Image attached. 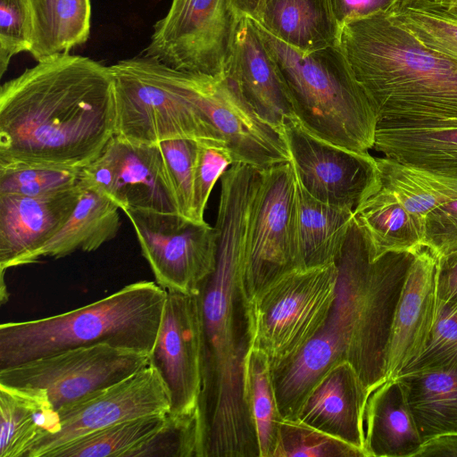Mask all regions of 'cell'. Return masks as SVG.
<instances>
[{
  "instance_id": "277c9868",
  "label": "cell",
  "mask_w": 457,
  "mask_h": 457,
  "mask_svg": "<svg viewBox=\"0 0 457 457\" xmlns=\"http://www.w3.org/2000/svg\"><path fill=\"white\" fill-rule=\"evenodd\" d=\"M411 252H389L374 259L370 242L353 220L336 264V297L319 332L303 353L328 371L346 361L369 393L386 380V356L395 311Z\"/></svg>"
},
{
  "instance_id": "7bdbcfd3",
  "label": "cell",
  "mask_w": 457,
  "mask_h": 457,
  "mask_svg": "<svg viewBox=\"0 0 457 457\" xmlns=\"http://www.w3.org/2000/svg\"><path fill=\"white\" fill-rule=\"evenodd\" d=\"M56 2L57 0H31L35 20V33L33 46L29 54L37 62L52 56Z\"/></svg>"
},
{
  "instance_id": "e575fe53",
  "label": "cell",
  "mask_w": 457,
  "mask_h": 457,
  "mask_svg": "<svg viewBox=\"0 0 457 457\" xmlns=\"http://www.w3.org/2000/svg\"><path fill=\"white\" fill-rule=\"evenodd\" d=\"M81 169L18 164L0 166V194L40 196L80 184Z\"/></svg>"
},
{
  "instance_id": "9a60e30c",
  "label": "cell",
  "mask_w": 457,
  "mask_h": 457,
  "mask_svg": "<svg viewBox=\"0 0 457 457\" xmlns=\"http://www.w3.org/2000/svg\"><path fill=\"white\" fill-rule=\"evenodd\" d=\"M80 181L122 212H178L157 144H134L114 136L99 157L81 169Z\"/></svg>"
},
{
  "instance_id": "8d00e7d4",
  "label": "cell",
  "mask_w": 457,
  "mask_h": 457,
  "mask_svg": "<svg viewBox=\"0 0 457 457\" xmlns=\"http://www.w3.org/2000/svg\"><path fill=\"white\" fill-rule=\"evenodd\" d=\"M157 145L178 212L193 220V183L198 141L178 138L160 142Z\"/></svg>"
},
{
  "instance_id": "4fadbf2b",
  "label": "cell",
  "mask_w": 457,
  "mask_h": 457,
  "mask_svg": "<svg viewBox=\"0 0 457 457\" xmlns=\"http://www.w3.org/2000/svg\"><path fill=\"white\" fill-rule=\"evenodd\" d=\"M296 176L316 199L354 210L380 188L379 169L369 152H356L322 139L296 117L282 127Z\"/></svg>"
},
{
  "instance_id": "7dc6e473",
  "label": "cell",
  "mask_w": 457,
  "mask_h": 457,
  "mask_svg": "<svg viewBox=\"0 0 457 457\" xmlns=\"http://www.w3.org/2000/svg\"><path fill=\"white\" fill-rule=\"evenodd\" d=\"M269 0H229L230 7L238 20L244 17L257 21Z\"/></svg>"
},
{
  "instance_id": "2e32d148",
  "label": "cell",
  "mask_w": 457,
  "mask_h": 457,
  "mask_svg": "<svg viewBox=\"0 0 457 457\" xmlns=\"http://www.w3.org/2000/svg\"><path fill=\"white\" fill-rule=\"evenodd\" d=\"M191 75L197 104L235 162L261 170L291 160L282 133L264 121L225 78Z\"/></svg>"
},
{
  "instance_id": "6da1fadb",
  "label": "cell",
  "mask_w": 457,
  "mask_h": 457,
  "mask_svg": "<svg viewBox=\"0 0 457 457\" xmlns=\"http://www.w3.org/2000/svg\"><path fill=\"white\" fill-rule=\"evenodd\" d=\"M253 195V186L245 180L221 182L215 224L217 265L196 293L201 326L198 410L203 457H260L244 390L245 361L252 335L243 266Z\"/></svg>"
},
{
  "instance_id": "ac0fdd59",
  "label": "cell",
  "mask_w": 457,
  "mask_h": 457,
  "mask_svg": "<svg viewBox=\"0 0 457 457\" xmlns=\"http://www.w3.org/2000/svg\"><path fill=\"white\" fill-rule=\"evenodd\" d=\"M82 192L80 182L40 196L0 194V273L30 264L33 255L66 223Z\"/></svg>"
},
{
  "instance_id": "30bf717a",
  "label": "cell",
  "mask_w": 457,
  "mask_h": 457,
  "mask_svg": "<svg viewBox=\"0 0 457 457\" xmlns=\"http://www.w3.org/2000/svg\"><path fill=\"white\" fill-rule=\"evenodd\" d=\"M239 21L229 0H171L143 54L179 71L224 78Z\"/></svg>"
},
{
  "instance_id": "d590c367",
  "label": "cell",
  "mask_w": 457,
  "mask_h": 457,
  "mask_svg": "<svg viewBox=\"0 0 457 457\" xmlns=\"http://www.w3.org/2000/svg\"><path fill=\"white\" fill-rule=\"evenodd\" d=\"M273 457H365V454L300 420L282 419Z\"/></svg>"
},
{
  "instance_id": "ee69618b",
  "label": "cell",
  "mask_w": 457,
  "mask_h": 457,
  "mask_svg": "<svg viewBox=\"0 0 457 457\" xmlns=\"http://www.w3.org/2000/svg\"><path fill=\"white\" fill-rule=\"evenodd\" d=\"M400 1L402 0H328L338 27L350 20L378 12H389Z\"/></svg>"
},
{
  "instance_id": "9c48e42d",
  "label": "cell",
  "mask_w": 457,
  "mask_h": 457,
  "mask_svg": "<svg viewBox=\"0 0 457 457\" xmlns=\"http://www.w3.org/2000/svg\"><path fill=\"white\" fill-rule=\"evenodd\" d=\"M299 269L296 175L291 162L259 170L247 223L243 283L250 300Z\"/></svg>"
},
{
  "instance_id": "f546056e",
  "label": "cell",
  "mask_w": 457,
  "mask_h": 457,
  "mask_svg": "<svg viewBox=\"0 0 457 457\" xmlns=\"http://www.w3.org/2000/svg\"><path fill=\"white\" fill-rule=\"evenodd\" d=\"M376 160L381 187L391 192L424 227L432 210L457 199V179L433 174L387 157Z\"/></svg>"
},
{
  "instance_id": "3957f363",
  "label": "cell",
  "mask_w": 457,
  "mask_h": 457,
  "mask_svg": "<svg viewBox=\"0 0 457 457\" xmlns=\"http://www.w3.org/2000/svg\"><path fill=\"white\" fill-rule=\"evenodd\" d=\"M377 115V129L457 124V62L387 12L345 21L337 44Z\"/></svg>"
},
{
  "instance_id": "74e56055",
  "label": "cell",
  "mask_w": 457,
  "mask_h": 457,
  "mask_svg": "<svg viewBox=\"0 0 457 457\" xmlns=\"http://www.w3.org/2000/svg\"><path fill=\"white\" fill-rule=\"evenodd\" d=\"M434 369H457V303H436L435 321L425 350L398 376Z\"/></svg>"
},
{
  "instance_id": "cb8c5ba5",
  "label": "cell",
  "mask_w": 457,
  "mask_h": 457,
  "mask_svg": "<svg viewBox=\"0 0 457 457\" xmlns=\"http://www.w3.org/2000/svg\"><path fill=\"white\" fill-rule=\"evenodd\" d=\"M353 220V211L316 199L305 190L296 176L299 269L336 262Z\"/></svg>"
},
{
  "instance_id": "ab89813d",
  "label": "cell",
  "mask_w": 457,
  "mask_h": 457,
  "mask_svg": "<svg viewBox=\"0 0 457 457\" xmlns=\"http://www.w3.org/2000/svg\"><path fill=\"white\" fill-rule=\"evenodd\" d=\"M233 163V156L225 144L198 142L193 183V220L205 221L204 214L211 192Z\"/></svg>"
},
{
  "instance_id": "ba28073f",
  "label": "cell",
  "mask_w": 457,
  "mask_h": 457,
  "mask_svg": "<svg viewBox=\"0 0 457 457\" xmlns=\"http://www.w3.org/2000/svg\"><path fill=\"white\" fill-rule=\"evenodd\" d=\"M338 278L336 262L293 270L249 300L252 345L270 368L295 356L324 325Z\"/></svg>"
},
{
  "instance_id": "8fae6325",
  "label": "cell",
  "mask_w": 457,
  "mask_h": 457,
  "mask_svg": "<svg viewBox=\"0 0 457 457\" xmlns=\"http://www.w3.org/2000/svg\"><path fill=\"white\" fill-rule=\"evenodd\" d=\"M149 355L107 344L77 347L0 370V384L38 388L54 411L133 375Z\"/></svg>"
},
{
  "instance_id": "d4e9b609",
  "label": "cell",
  "mask_w": 457,
  "mask_h": 457,
  "mask_svg": "<svg viewBox=\"0 0 457 457\" xmlns=\"http://www.w3.org/2000/svg\"><path fill=\"white\" fill-rule=\"evenodd\" d=\"M82 186L83 192L71 215L33 255L30 263L42 257L60 259L76 251L93 252L116 237L120 227V208L96 189Z\"/></svg>"
},
{
  "instance_id": "83f0119b",
  "label": "cell",
  "mask_w": 457,
  "mask_h": 457,
  "mask_svg": "<svg viewBox=\"0 0 457 457\" xmlns=\"http://www.w3.org/2000/svg\"><path fill=\"white\" fill-rule=\"evenodd\" d=\"M55 426L56 411L42 390L0 384V457H27Z\"/></svg>"
},
{
  "instance_id": "44dd1931",
  "label": "cell",
  "mask_w": 457,
  "mask_h": 457,
  "mask_svg": "<svg viewBox=\"0 0 457 457\" xmlns=\"http://www.w3.org/2000/svg\"><path fill=\"white\" fill-rule=\"evenodd\" d=\"M369 394L353 365L341 361L312 389L296 420L365 454L363 414Z\"/></svg>"
},
{
  "instance_id": "603a6c76",
  "label": "cell",
  "mask_w": 457,
  "mask_h": 457,
  "mask_svg": "<svg viewBox=\"0 0 457 457\" xmlns=\"http://www.w3.org/2000/svg\"><path fill=\"white\" fill-rule=\"evenodd\" d=\"M254 21L303 53L335 46L337 43L339 27L328 0H269Z\"/></svg>"
},
{
  "instance_id": "5b68a950",
  "label": "cell",
  "mask_w": 457,
  "mask_h": 457,
  "mask_svg": "<svg viewBox=\"0 0 457 457\" xmlns=\"http://www.w3.org/2000/svg\"><path fill=\"white\" fill-rule=\"evenodd\" d=\"M167 292L141 280L78 309L0 325V370L62 351L107 344L150 355Z\"/></svg>"
},
{
  "instance_id": "8992f818",
  "label": "cell",
  "mask_w": 457,
  "mask_h": 457,
  "mask_svg": "<svg viewBox=\"0 0 457 457\" xmlns=\"http://www.w3.org/2000/svg\"><path fill=\"white\" fill-rule=\"evenodd\" d=\"M253 21L280 72L299 121L335 145L356 152L373 148L377 115L337 46L303 53Z\"/></svg>"
},
{
  "instance_id": "f35d334b",
  "label": "cell",
  "mask_w": 457,
  "mask_h": 457,
  "mask_svg": "<svg viewBox=\"0 0 457 457\" xmlns=\"http://www.w3.org/2000/svg\"><path fill=\"white\" fill-rule=\"evenodd\" d=\"M34 33L31 0H0V77L14 55L30 52Z\"/></svg>"
},
{
  "instance_id": "7c38bea8",
  "label": "cell",
  "mask_w": 457,
  "mask_h": 457,
  "mask_svg": "<svg viewBox=\"0 0 457 457\" xmlns=\"http://www.w3.org/2000/svg\"><path fill=\"white\" fill-rule=\"evenodd\" d=\"M135 230L141 253L165 291L196 294L217 265L218 231L178 212L123 211Z\"/></svg>"
},
{
  "instance_id": "52a82bcc",
  "label": "cell",
  "mask_w": 457,
  "mask_h": 457,
  "mask_svg": "<svg viewBox=\"0 0 457 457\" xmlns=\"http://www.w3.org/2000/svg\"><path fill=\"white\" fill-rule=\"evenodd\" d=\"M108 67L119 138L142 145L178 138L226 145L197 104L191 73L145 54Z\"/></svg>"
},
{
  "instance_id": "b9f144b4",
  "label": "cell",
  "mask_w": 457,
  "mask_h": 457,
  "mask_svg": "<svg viewBox=\"0 0 457 457\" xmlns=\"http://www.w3.org/2000/svg\"><path fill=\"white\" fill-rule=\"evenodd\" d=\"M422 245L436 257L457 250V199L435 208L427 215Z\"/></svg>"
},
{
  "instance_id": "d6986e66",
  "label": "cell",
  "mask_w": 457,
  "mask_h": 457,
  "mask_svg": "<svg viewBox=\"0 0 457 457\" xmlns=\"http://www.w3.org/2000/svg\"><path fill=\"white\" fill-rule=\"evenodd\" d=\"M224 78L280 132L286 121L296 117L280 72L250 18L238 22Z\"/></svg>"
},
{
  "instance_id": "7a4b0ae2",
  "label": "cell",
  "mask_w": 457,
  "mask_h": 457,
  "mask_svg": "<svg viewBox=\"0 0 457 457\" xmlns=\"http://www.w3.org/2000/svg\"><path fill=\"white\" fill-rule=\"evenodd\" d=\"M115 128L109 67L88 57L49 56L0 87V166L83 169Z\"/></svg>"
},
{
  "instance_id": "7402d4cb",
  "label": "cell",
  "mask_w": 457,
  "mask_h": 457,
  "mask_svg": "<svg viewBox=\"0 0 457 457\" xmlns=\"http://www.w3.org/2000/svg\"><path fill=\"white\" fill-rule=\"evenodd\" d=\"M363 428L366 457H415L423 444L396 378L370 392Z\"/></svg>"
},
{
  "instance_id": "4316f807",
  "label": "cell",
  "mask_w": 457,
  "mask_h": 457,
  "mask_svg": "<svg viewBox=\"0 0 457 457\" xmlns=\"http://www.w3.org/2000/svg\"><path fill=\"white\" fill-rule=\"evenodd\" d=\"M399 381L423 441L457 434V369L404 373Z\"/></svg>"
},
{
  "instance_id": "bcb514c9",
  "label": "cell",
  "mask_w": 457,
  "mask_h": 457,
  "mask_svg": "<svg viewBox=\"0 0 457 457\" xmlns=\"http://www.w3.org/2000/svg\"><path fill=\"white\" fill-rule=\"evenodd\" d=\"M415 457H457V434L446 433L428 439Z\"/></svg>"
},
{
  "instance_id": "f1b7e54d",
  "label": "cell",
  "mask_w": 457,
  "mask_h": 457,
  "mask_svg": "<svg viewBox=\"0 0 457 457\" xmlns=\"http://www.w3.org/2000/svg\"><path fill=\"white\" fill-rule=\"evenodd\" d=\"M353 218L368 236L374 259L423 246L424 225L381 186L354 210Z\"/></svg>"
},
{
  "instance_id": "836d02e7",
  "label": "cell",
  "mask_w": 457,
  "mask_h": 457,
  "mask_svg": "<svg viewBox=\"0 0 457 457\" xmlns=\"http://www.w3.org/2000/svg\"><path fill=\"white\" fill-rule=\"evenodd\" d=\"M203 457L199 410L166 413L162 428L128 457Z\"/></svg>"
},
{
  "instance_id": "f6af8a7d",
  "label": "cell",
  "mask_w": 457,
  "mask_h": 457,
  "mask_svg": "<svg viewBox=\"0 0 457 457\" xmlns=\"http://www.w3.org/2000/svg\"><path fill=\"white\" fill-rule=\"evenodd\" d=\"M436 293L437 303H457V250L436 257Z\"/></svg>"
},
{
  "instance_id": "484cf974",
  "label": "cell",
  "mask_w": 457,
  "mask_h": 457,
  "mask_svg": "<svg viewBox=\"0 0 457 457\" xmlns=\"http://www.w3.org/2000/svg\"><path fill=\"white\" fill-rule=\"evenodd\" d=\"M373 148L403 164L457 179V124L377 129Z\"/></svg>"
},
{
  "instance_id": "e0dca14e",
  "label": "cell",
  "mask_w": 457,
  "mask_h": 457,
  "mask_svg": "<svg viewBox=\"0 0 457 457\" xmlns=\"http://www.w3.org/2000/svg\"><path fill=\"white\" fill-rule=\"evenodd\" d=\"M149 363L159 372L170 399V414L198 408L201 392V326L196 294L166 291Z\"/></svg>"
},
{
  "instance_id": "ffe728a7",
  "label": "cell",
  "mask_w": 457,
  "mask_h": 457,
  "mask_svg": "<svg viewBox=\"0 0 457 457\" xmlns=\"http://www.w3.org/2000/svg\"><path fill=\"white\" fill-rule=\"evenodd\" d=\"M436 256L426 246L406 276L389 335L386 380L395 379L425 350L435 321Z\"/></svg>"
},
{
  "instance_id": "5bb4252c",
  "label": "cell",
  "mask_w": 457,
  "mask_h": 457,
  "mask_svg": "<svg viewBox=\"0 0 457 457\" xmlns=\"http://www.w3.org/2000/svg\"><path fill=\"white\" fill-rule=\"evenodd\" d=\"M170 408V394L148 363L127 378L56 411L53 433L36 443L27 457H50L59 447L111 425Z\"/></svg>"
},
{
  "instance_id": "1f68e13d",
  "label": "cell",
  "mask_w": 457,
  "mask_h": 457,
  "mask_svg": "<svg viewBox=\"0 0 457 457\" xmlns=\"http://www.w3.org/2000/svg\"><path fill=\"white\" fill-rule=\"evenodd\" d=\"M245 399L254 424L260 457H273L278 424L283 419L278 411L267 354L251 345L245 361Z\"/></svg>"
},
{
  "instance_id": "d6a6232c",
  "label": "cell",
  "mask_w": 457,
  "mask_h": 457,
  "mask_svg": "<svg viewBox=\"0 0 457 457\" xmlns=\"http://www.w3.org/2000/svg\"><path fill=\"white\" fill-rule=\"evenodd\" d=\"M164 414H152L125 421L79 437L54 452L50 457H128L163 425Z\"/></svg>"
},
{
  "instance_id": "60d3db41",
  "label": "cell",
  "mask_w": 457,
  "mask_h": 457,
  "mask_svg": "<svg viewBox=\"0 0 457 457\" xmlns=\"http://www.w3.org/2000/svg\"><path fill=\"white\" fill-rule=\"evenodd\" d=\"M90 0H57L52 55L70 54L76 46L86 43L90 34Z\"/></svg>"
},
{
  "instance_id": "4dcf8cb0",
  "label": "cell",
  "mask_w": 457,
  "mask_h": 457,
  "mask_svg": "<svg viewBox=\"0 0 457 457\" xmlns=\"http://www.w3.org/2000/svg\"><path fill=\"white\" fill-rule=\"evenodd\" d=\"M387 12L425 46L457 62V0H402Z\"/></svg>"
}]
</instances>
